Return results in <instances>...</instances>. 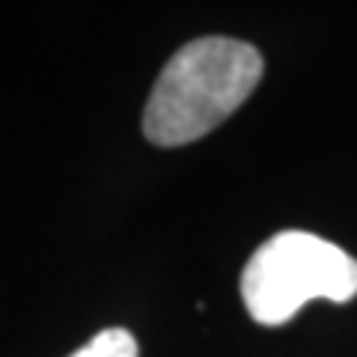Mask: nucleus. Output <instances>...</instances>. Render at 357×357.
<instances>
[{
  "instance_id": "3",
  "label": "nucleus",
  "mask_w": 357,
  "mask_h": 357,
  "mask_svg": "<svg viewBox=\"0 0 357 357\" xmlns=\"http://www.w3.org/2000/svg\"><path fill=\"white\" fill-rule=\"evenodd\" d=\"M72 357H137V340L126 328H107L81 345Z\"/></svg>"
},
{
  "instance_id": "1",
  "label": "nucleus",
  "mask_w": 357,
  "mask_h": 357,
  "mask_svg": "<svg viewBox=\"0 0 357 357\" xmlns=\"http://www.w3.org/2000/svg\"><path fill=\"white\" fill-rule=\"evenodd\" d=\"M262 69V54L250 42L229 36L188 42L164 66L149 93L143 110L146 140L173 149L206 137L253 96Z\"/></svg>"
},
{
  "instance_id": "2",
  "label": "nucleus",
  "mask_w": 357,
  "mask_h": 357,
  "mask_svg": "<svg viewBox=\"0 0 357 357\" xmlns=\"http://www.w3.org/2000/svg\"><path fill=\"white\" fill-rule=\"evenodd\" d=\"M357 295V259L312 232L286 229L268 238L244 265V307L265 328L286 325L316 298L345 304Z\"/></svg>"
}]
</instances>
